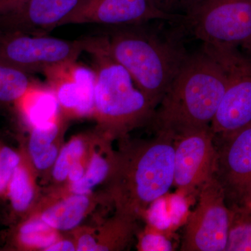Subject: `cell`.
I'll use <instances>...</instances> for the list:
<instances>
[{"label": "cell", "instance_id": "cell-2", "mask_svg": "<svg viewBox=\"0 0 251 251\" xmlns=\"http://www.w3.org/2000/svg\"><path fill=\"white\" fill-rule=\"evenodd\" d=\"M142 25L112 27L115 29L101 38L112 58L129 73L156 108L188 55L176 43Z\"/></svg>", "mask_w": 251, "mask_h": 251}, {"label": "cell", "instance_id": "cell-8", "mask_svg": "<svg viewBox=\"0 0 251 251\" xmlns=\"http://www.w3.org/2000/svg\"><path fill=\"white\" fill-rule=\"evenodd\" d=\"M231 210L216 175L199 188L198 202L188 216L183 251H226L228 243Z\"/></svg>", "mask_w": 251, "mask_h": 251}, {"label": "cell", "instance_id": "cell-20", "mask_svg": "<svg viewBox=\"0 0 251 251\" xmlns=\"http://www.w3.org/2000/svg\"><path fill=\"white\" fill-rule=\"evenodd\" d=\"M231 224L226 251H251V207L229 208Z\"/></svg>", "mask_w": 251, "mask_h": 251}, {"label": "cell", "instance_id": "cell-22", "mask_svg": "<svg viewBox=\"0 0 251 251\" xmlns=\"http://www.w3.org/2000/svg\"><path fill=\"white\" fill-rule=\"evenodd\" d=\"M22 158V153L0 143V198H6L10 181Z\"/></svg>", "mask_w": 251, "mask_h": 251}, {"label": "cell", "instance_id": "cell-23", "mask_svg": "<svg viewBox=\"0 0 251 251\" xmlns=\"http://www.w3.org/2000/svg\"><path fill=\"white\" fill-rule=\"evenodd\" d=\"M57 232V230L52 229L49 231H40L27 234L13 233L11 244L14 249L18 250L43 249L46 251L48 248L59 240Z\"/></svg>", "mask_w": 251, "mask_h": 251}, {"label": "cell", "instance_id": "cell-16", "mask_svg": "<svg viewBox=\"0 0 251 251\" xmlns=\"http://www.w3.org/2000/svg\"><path fill=\"white\" fill-rule=\"evenodd\" d=\"M34 196L32 172L27 158L23 154L22 161L13 175L6 194L14 215L27 213L32 205Z\"/></svg>", "mask_w": 251, "mask_h": 251}, {"label": "cell", "instance_id": "cell-14", "mask_svg": "<svg viewBox=\"0 0 251 251\" xmlns=\"http://www.w3.org/2000/svg\"><path fill=\"white\" fill-rule=\"evenodd\" d=\"M90 205L89 195L72 193L48 207L43 211L40 218L55 230H71L80 224Z\"/></svg>", "mask_w": 251, "mask_h": 251}, {"label": "cell", "instance_id": "cell-12", "mask_svg": "<svg viewBox=\"0 0 251 251\" xmlns=\"http://www.w3.org/2000/svg\"><path fill=\"white\" fill-rule=\"evenodd\" d=\"M59 108L77 117L94 115L95 71L75 62L63 64L44 73Z\"/></svg>", "mask_w": 251, "mask_h": 251}, {"label": "cell", "instance_id": "cell-24", "mask_svg": "<svg viewBox=\"0 0 251 251\" xmlns=\"http://www.w3.org/2000/svg\"><path fill=\"white\" fill-rule=\"evenodd\" d=\"M145 214L151 228L162 232L173 229L171 208L166 195L151 203Z\"/></svg>", "mask_w": 251, "mask_h": 251}, {"label": "cell", "instance_id": "cell-32", "mask_svg": "<svg viewBox=\"0 0 251 251\" xmlns=\"http://www.w3.org/2000/svg\"><path fill=\"white\" fill-rule=\"evenodd\" d=\"M246 206H251V200L250 202H249V204H248L247 205H246Z\"/></svg>", "mask_w": 251, "mask_h": 251}, {"label": "cell", "instance_id": "cell-28", "mask_svg": "<svg viewBox=\"0 0 251 251\" xmlns=\"http://www.w3.org/2000/svg\"><path fill=\"white\" fill-rule=\"evenodd\" d=\"M76 251H98L99 244L97 239L90 234H83L77 239L75 244Z\"/></svg>", "mask_w": 251, "mask_h": 251}, {"label": "cell", "instance_id": "cell-4", "mask_svg": "<svg viewBox=\"0 0 251 251\" xmlns=\"http://www.w3.org/2000/svg\"><path fill=\"white\" fill-rule=\"evenodd\" d=\"M86 52L95 63L94 115L100 126L112 133H123L152 119L156 107L108 54L101 36L89 37Z\"/></svg>", "mask_w": 251, "mask_h": 251}, {"label": "cell", "instance_id": "cell-29", "mask_svg": "<svg viewBox=\"0 0 251 251\" xmlns=\"http://www.w3.org/2000/svg\"><path fill=\"white\" fill-rule=\"evenodd\" d=\"M29 0H0V16L17 9Z\"/></svg>", "mask_w": 251, "mask_h": 251}, {"label": "cell", "instance_id": "cell-21", "mask_svg": "<svg viewBox=\"0 0 251 251\" xmlns=\"http://www.w3.org/2000/svg\"><path fill=\"white\" fill-rule=\"evenodd\" d=\"M85 149V142L79 138H74L62 148L53 165L52 176L54 180L63 182L67 179L72 166L82 161Z\"/></svg>", "mask_w": 251, "mask_h": 251}, {"label": "cell", "instance_id": "cell-17", "mask_svg": "<svg viewBox=\"0 0 251 251\" xmlns=\"http://www.w3.org/2000/svg\"><path fill=\"white\" fill-rule=\"evenodd\" d=\"M28 103L25 105V114L31 127L54 121L59 118V105L50 89L36 85L25 96Z\"/></svg>", "mask_w": 251, "mask_h": 251}, {"label": "cell", "instance_id": "cell-7", "mask_svg": "<svg viewBox=\"0 0 251 251\" xmlns=\"http://www.w3.org/2000/svg\"><path fill=\"white\" fill-rule=\"evenodd\" d=\"M222 64L228 77L227 88L211 123L214 135L232 133L251 124V52L237 46H205Z\"/></svg>", "mask_w": 251, "mask_h": 251}, {"label": "cell", "instance_id": "cell-6", "mask_svg": "<svg viewBox=\"0 0 251 251\" xmlns=\"http://www.w3.org/2000/svg\"><path fill=\"white\" fill-rule=\"evenodd\" d=\"M89 37L66 40L47 35L0 32V63L31 74L75 62L86 52Z\"/></svg>", "mask_w": 251, "mask_h": 251}, {"label": "cell", "instance_id": "cell-18", "mask_svg": "<svg viewBox=\"0 0 251 251\" xmlns=\"http://www.w3.org/2000/svg\"><path fill=\"white\" fill-rule=\"evenodd\" d=\"M36 85L30 74L0 63V110L19 103Z\"/></svg>", "mask_w": 251, "mask_h": 251}, {"label": "cell", "instance_id": "cell-11", "mask_svg": "<svg viewBox=\"0 0 251 251\" xmlns=\"http://www.w3.org/2000/svg\"><path fill=\"white\" fill-rule=\"evenodd\" d=\"M184 17L163 12L152 0H87L63 20L67 25L97 24L110 27L138 25L150 21H178Z\"/></svg>", "mask_w": 251, "mask_h": 251}, {"label": "cell", "instance_id": "cell-1", "mask_svg": "<svg viewBox=\"0 0 251 251\" xmlns=\"http://www.w3.org/2000/svg\"><path fill=\"white\" fill-rule=\"evenodd\" d=\"M227 84L224 67L207 50L188 55L153 114L157 133L175 137L209 126Z\"/></svg>", "mask_w": 251, "mask_h": 251}, {"label": "cell", "instance_id": "cell-26", "mask_svg": "<svg viewBox=\"0 0 251 251\" xmlns=\"http://www.w3.org/2000/svg\"><path fill=\"white\" fill-rule=\"evenodd\" d=\"M158 9L166 14L184 17L198 0H152Z\"/></svg>", "mask_w": 251, "mask_h": 251}, {"label": "cell", "instance_id": "cell-31", "mask_svg": "<svg viewBox=\"0 0 251 251\" xmlns=\"http://www.w3.org/2000/svg\"><path fill=\"white\" fill-rule=\"evenodd\" d=\"M46 251H76V246L72 241L62 240L57 241L52 245L48 248Z\"/></svg>", "mask_w": 251, "mask_h": 251}, {"label": "cell", "instance_id": "cell-10", "mask_svg": "<svg viewBox=\"0 0 251 251\" xmlns=\"http://www.w3.org/2000/svg\"><path fill=\"white\" fill-rule=\"evenodd\" d=\"M174 186L185 196L216 175L217 150L211 126L174 137Z\"/></svg>", "mask_w": 251, "mask_h": 251}, {"label": "cell", "instance_id": "cell-27", "mask_svg": "<svg viewBox=\"0 0 251 251\" xmlns=\"http://www.w3.org/2000/svg\"><path fill=\"white\" fill-rule=\"evenodd\" d=\"M168 198L174 228L179 226L187 214L188 203L186 202V196L179 192L175 193Z\"/></svg>", "mask_w": 251, "mask_h": 251}, {"label": "cell", "instance_id": "cell-25", "mask_svg": "<svg viewBox=\"0 0 251 251\" xmlns=\"http://www.w3.org/2000/svg\"><path fill=\"white\" fill-rule=\"evenodd\" d=\"M140 251H170L174 250L173 244L162 232L153 228L145 232L140 238Z\"/></svg>", "mask_w": 251, "mask_h": 251}, {"label": "cell", "instance_id": "cell-19", "mask_svg": "<svg viewBox=\"0 0 251 251\" xmlns=\"http://www.w3.org/2000/svg\"><path fill=\"white\" fill-rule=\"evenodd\" d=\"M117 161V158H109L100 153H94L82 179L71 184L72 193L90 194L94 187L101 184L108 176H112Z\"/></svg>", "mask_w": 251, "mask_h": 251}, {"label": "cell", "instance_id": "cell-30", "mask_svg": "<svg viewBox=\"0 0 251 251\" xmlns=\"http://www.w3.org/2000/svg\"><path fill=\"white\" fill-rule=\"evenodd\" d=\"M85 171L86 170L84 168L83 165H82V161L77 162L71 168L69 175H68L67 179L69 180L70 184L76 182V181L82 179V176L85 174Z\"/></svg>", "mask_w": 251, "mask_h": 251}, {"label": "cell", "instance_id": "cell-13", "mask_svg": "<svg viewBox=\"0 0 251 251\" xmlns=\"http://www.w3.org/2000/svg\"><path fill=\"white\" fill-rule=\"evenodd\" d=\"M87 0H29L0 16V32L47 35Z\"/></svg>", "mask_w": 251, "mask_h": 251}, {"label": "cell", "instance_id": "cell-9", "mask_svg": "<svg viewBox=\"0 0 251 251\" xmlns=\"http://www.w3.org/2000/svg\"><path fill=\"white\" fill-rule=\"evenodd\" d=\"M217 150L216 176L229 208L251 200V124L232 133L214 135Z\"/></svg>", "mask_w": 251, "mask_h": 251}, {"label": "cell", "instance_id": "cell-5", "mask_svg": "<svg viewBox=\"0 0 251 251\" xmlns=\"http://www.w3.org/2000/svg\"><path fill=\"white\" fill-rule=\"evenodd\" d=\"M183 21L204 44L251 50V0H198Z\"/></svg>", "mask_w": 251, "mask_h": 251}, {"label": "cell", "instance_id": "cell-3", "mask_svg": "<svg viewBox=\"0 0 251 251\" xmlns=\"http://www.w3.org/2000/svg\"><path fill=\"white\" fill-rule=\"evenodd\" d=\"M174 136L157 133L156 138L117 158L113 175L114 197L120 215L134 220L167 194L174 185Z\"/></svg>", "mask_w": 251, "mask_h": 251}, {"label": "cell", "instance_id": "cell-15", "mask_svg": "<svg viewBox=\"0 0 251 251\" xmlns=\"http://www.w3.org/2000/svg\"><path fill=\"white\" fill-rule=\"evenodd\" d=\"M60 128L59 118L32 127L28 143V154L36 170L46 171L53 166L59 153L54 141L58 137Z\"/></svg>", "mask_w": 251, "mask_h": 251}]
</instances>
